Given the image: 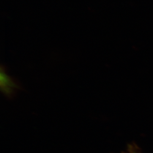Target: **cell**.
Masks as SVG:
<instances>
[{
    "label": "cell",
    "instance_id": "1",
    "mask_svg": "<svg viewBox=\"0 0 153 153\" xmlns=\"http://www.w3.org/2000/svg\"><path fill=\"white\" fill-rule=\"evenodd\" d=\"M1 83L4 90H12L18 87L16 80L7 74V68L4 65H1L0 68Z\"/></svg>",
    "mask_w": 153,
    "mask_h": 153
},
{
    "label": "cell",
    "instance_id": "2",
    "mask_svg": "<svg viewBox=\"0 0 153 153\" xmlns=\"http://www.w3.org/2000/svg\"><path fill=\"white\" fill-rule=\"evenodd\" d=\"M128 150L129 153H136V151H135V150L134 148L132 146L129 147V149Z\"/></svg>",
    "mask_w": 153,
    "mask_h": 153
}]
</instances>
